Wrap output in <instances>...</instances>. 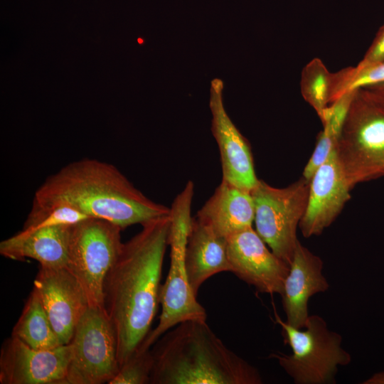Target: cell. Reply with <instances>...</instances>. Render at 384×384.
<instances>
[{
    "label": "cell",
    "instance_id": "7",
    "mask_svg": "<svg viewBox=\"0 0 384 384\" xmlns=\"http://www.w3.org/2000/svg\"><path fill=\"white\" fill-rule=\"evenodd\" d=\"M309 181L302 177L287 187L276 188L259 179L250 191L255 230L270 250L288 265L299 241L297 228L305 213Z\"/></svg>",
    "mask_w": 384,
    "mask_h": 384
},
{
    "label": "cell",
    "instance_id": "1",
    "mask_svg": "<svg viewBox=\"0 0 384 384\" xmlns=\"http://www.w3.org/2000/svg\"><path fill=\"white\" fill-rule=\"evenodd\" d=\"M142 225L140 232L123 243L103 286V307L115 331L119 367L150 332L160 304L170 213Z\"/></svg>",
    "mask_w": 384,
    "mask_h": 384
},
{
    "label": "cell",
    "instance_id": "18",
    "mask_svg": "<svg viewBox=\"0 0 384 384\" xmlns=\"http://www.w3.org/2000/svg\"><path fill=\"white\" fill-rule=\"evenodd\" d=\"M220 236L252 226L255 206L250 192L222 180L213 194L195 215Z\"/></svg>",
    "mask_w": 384,
    "mask_h": 384
},
{
    "label": "cell",
    "instance_id": "6",
    "mask_svg": "<svg viewBox=\"0 0 384 384\" xmlns=\"http://www.w3.org/2000/svg\"><path fill=\"white\" fill-rule=\"evenodd\" d=\"M275 319L282 328L284 343L292 352L272 353L270 358L277 360L297 384L336 383L338 366L351 361V355L341 347L342 336L330 331L319 315L309 316L303 329L292 326L277 314Z\"/></svg>",
    "mask_w": 384,
    "mask_h": 384
},
{
    "label": "cell",
    "instance_id": "13",
    "mask_svg": "<svg viewBox=\"0 0 384 384\" xmlns=\"http://www.w3.org/2000/svg\"><path fill=\"white\" fill-rule=\"evenodd\" d=\"M33 288L61 344L70 343L79 321L90 306L79 281L67 267L40 266Z\"/></svg>",
    "mask_w": 384,
    "mask_h": 384
},
{
    "label": "cell",
    "instance_id": "12",
    "mask_svg": "<svg viewBox=\"0 0 384 384\" xmlns=\"http://www.w3.org/2000/svg\"><path fill=\"white\" fill-rule=\"evenodd\" d=\"M223 87L221 79H213L209 100L212 114L211 132L219 149L222 180L250 192L259 180L255 171L250 145L225 109Z\"/></svg>",
    "mask_w": 384,
    "mask_h": 384
},
{
    "label": "cell",
    "instance_id": "15",
    "mask_svg": "<svg viewBox=\"0 0 384 384\" xmlns=\"http://www.w3.org/2000/svg\"><path fill=\"white\" fill-rule=\"evenodd\" d=\"M323 267L322 260L298 241L281 294L286 321L295 328L305 326L309 298L329 287Z\"/></svg>",
    "mask_w": 384,
    "mask_h": 384
},
{
    "label": "cell",
    "instance_id": "2",
    "mask_svg": "<svg viewBox=\"0 0 384 384\" xmlns=\"http://www.w3.org/2000/svg\"><path fill=\"white\" fill-rule=\"evenodd\" d=\"M60 204L122 229L170 213V208L149 199L114 166L92 159L66 165L48 176L35 193L33 206Z\"/></svg>",
    "mask_w": 384,
    "mask_h": 384
},
{
    "label": "cell",
    "instance_id": "20",
    "mask_svg": "<svg viewBox=\"0 0 384 384\" xmlns=\"http://www.w3.org/2000/svg\"><path fill=\"white\" fill-rule=\"evenodd\" d=\"M333 73L319 58L311 60L302 69L301 94L321 119L330 104Z\"/></svg>",
    "mask_w": 384,
    "mask_h": 384
},
{
    "label": "cell",
    "instance_id": "4",
    "mask_svg": "<svg viewBox=\"0 0 384 384\" xmlns=\"http://www.w3.org/2000/svg\"><path fill=\"white\" fill-rule=\"evenodd\" d=\"M335 151L351 189L384 176V100L368 88L355 90Z\"/></svg>",
    "mask_w": 384,
    "mask_h": 384
},
{
    "label": "cell",
    "instance_id": "22",
    "mask_svg": "<svg viewBox=\"0 0 384 384\" xmlns=\"http://www.w3.org/2000/svg\"><path fill=\"white\" fill-rule=\"evenodd\" d=\"M90 218L76 208L68 205H55L48 207L33 206L23 229L43 227L71 226Z\"/></svg>",
    "mask_w": 384,
    "mask_h": 384
},
{
    "label": "cell",
    "instance_id": "10",
    "mask_svg": "<svg viewBox=\"0 0 384 384\" xmlns=\"http://www.w3.org/2000/svg\"><path fill=\"white\" fill-rule=\"evenodd\" d=\"M72 356L70 343L36 349L16 337L3 343L0 353L1 384H67Z\"/></svg>",
    "mask_w": 384,
    "mask_h": 384
},
{
    "label": "cell",
    "instance_id": "24",
    "mask_svg": "<svg viewBox=\"0 0 384 384\" xmlns=\"http://www.w3.org/2000/svg\"><path fill=\"white\" fill-rule=\"evenodd\" d=\"M384 61V24L378 31L372 43L357 66L363 67Z\"/></svg>",
    "mask_w": 384,
    "mask_h": 384
},
{
    "label": "cell",
    "instance_id": "14",
    "mask_svg": "<svg viewBox=\"0 0 384 384\" xmlns=\"http://www.w3.org/2000/svg\"><path fill=\"white\" fill-rule=\"evenodd\" d=\"M350 188L335 149L309 180L305 213L299 228L304 238L319 235L351 198Z\"/></svg>",
    "mask_w": 384,
    "mask_h": 384
},
{
    "label": "cell",
    "instance_id": "26",
    "mask_svg": "<svg viewBox=\"0 0 384 384\" xmlns=\"http://www.w3.org/2000/svg\"><path fill=\"white\" fill-rule=\"evenodd\" d=\"M366 88L384 100V82L366 87Z\"/></svg>",
    "mask_w": 384,
    "mask_h": 384
},
{
    "label": "cell",
    "instance_id": "21",
    "mask_svg": "<svg viewBox=\"0 0 384 384\" xmlns=\"http://www.w3.org/2000/svg\"><path fill=\"white\" fill-rule=\"evenodd\" d=\"M384 82V61L333 73L330 104L346 92Z\"/></svg>",
    "mask_w": 384,
    "mask_h": 384
},
{
    "label": "cell",
    "instance_id": "23",
    "mask_svg": "<svg viewBox=\"0 0 384 384\" xmlns=\"http://www.w3.org/2000/svg\"><path fill=\"white\" fill-rule=\"evenodd\" d=\"M153 363L151 348L138 347L108 384L150 383Z\"/></svg>",
    "mask_w": 384,
    "mask_h": 384
},
{
    "label": "cell",
    "instance_id": "3",
    "mask_svg": "<svg viewBox=\"0 0 384 384\" xmlns=\"http://www.w3.org/2000/svg\"><path fill=\"white\" fill-rule=\"evenodd\" d=\"M151 384H261L259 370L228 348L206 320L181 322L151 349Z\"/></svg>",
    "mask_w": 384,
    "mask_h": 384
},
{
    "label": "cell",
    "instance_id": "8",
    "mask_svg": "<svg viewBox=\"0 0 384 384\" xmlns=\"http://www.w3.org/2000/svg\"><path fill=\"white\" fill-rule=\"evenodd\" d=\"M122 230L93 218L70 227L67 268L84 289L90 306L104 309V282L121 251Z\"/></svg>",
    "mask_w": 384,
    "mask_h": 384
},
{
    "label": "cell",
    "instance_id": "19",
    "mask_svg": "<svg viewBox=\"0 0 384 384\" xmlns=\"http://www.w3.org/2000/svg\"><path fill=\"white\" fill-rule=\"evenodd\" d=\"M11 336L36 349H51L63 345L54 331L34 288L25 303Z\"/></svg>",
    "mask_w": 384,
    "mask_h": 384
},
{
    "label": "cell",
    "instance_id": "25",
    "mask_svg": "<svg viewBox=\"0 0 384 384\" xmlns=\"http://www.w3.org/2000/svg\"><path fill=\"white\" fill-rule=\"evenodd\" d=\"M363 384H384V370L373 374L370 378L363 382Z\"/></svg>",
    "mask_w": 384,
    "mask_h": 384
},
{
    "label": "cell",
    "instance_id": "5",
    "mask_svg": "<svg viewBox=\"0 0 384 384\" xmlns=\"http://www.w3.org/2000/svg\"><path fill=\"white\" fill-rule=\"evenodd\" d=\"M193 183L188 181L170 208V267L160 289L161 312L157 326L140 344L143 348H151L164 334L181 322L206 320V311L189 284L185 264V250L193 218Z\"/></svg>",
    "mask_w": 384,
    "mask_h": 384
},
{
    "label": "cell",
    "instance_id": "9",
    "mask_svg": "<svg viewBox=\"0 0 384 384\" xmlns=\"http://www.w3.org/2000/svg\"><path fill=\"white\" fill-rule=\"evenodd\" d=\"M67 384L109 383L119 370L114 327L104 309L89 306L70 341Z\"/></svg>",
    "mask_w": 384,
    "mask_h": 384
},
{
    "label": "cell",
    "instance_id": "17",
    "mask_svg": "<svg viewBox=\"0 0 384 384\" xmlns=\"http://www.w3.org/2000/svg\"><path fill=\"white\" fill-rule=\"evenodd\" d=\"M71 226L22 229L0 242V254L14 260L31 258L44 267H67Z\"/></svg>",
    "mask_w": 384,
    "mask_h": 384
},
{
    "label": "cell",
    "instance_id": "11",
    "mask_svg": "<svg viewBox=\"0 0 384 384\" xmlns=\"http://www.w3.org/2000/svg\"><path fill=\"white\" fill-rule=\"evenodd\" d=\"M226 240L231 272L259 292L282 294L289 265L267 248L252 226Z\"/></svg>",
    "mask_w": 384,
    "mask_h": 384
},
{
    "label": "cell",
    "instance_id": "16",
    "mask_svg": "<svg viewBox=\"0 0 384 384\" xmlns=\"http://www.w3.org/2000/svg\"><path fill=\"white\" fill-rule=\"evenodd\" d=\"M188 279L197 297L201 285L210 277L230 272L226 238L196 216L192 218L185 250Z\"/></svg>",
    "mask_w": 384,
    "mask_h": 384
}]
</instances>
